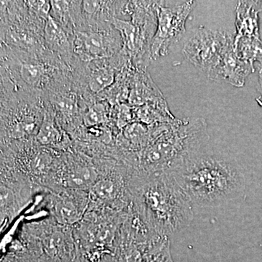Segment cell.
<instances>
[{"label": "cell", "instance_id": "1", "mask_svg": "<svg viewBox=\"0 0 262 262\" xmlns=\"http://www.w3.org/2000/svg\"><path fill=\"white\" fill-rule=\"evenodd\" d=\"M128 189L138 213L160 237H168L190 225L194 208L170 173L133 170Z\"/></svg>", "mask_w": 262, "mask_h": 262}, {"label": "cell", "instance_id": "2", "mask_svg": "<svg viewBox=\"0 0 262 262\" xmlns=\"http://www.w3.org/2000/svg\"><path fill=\"white\" fill-rule=\"evenodd\" d=\"M193 208H216L238 198L242 177L237 163L207 147L170 173Z\"/></svg>", "mask_w": 262, "mask_h": 262}, {"label": "cell", "instance_id": "3", "mask_svg": "<svg viewBox=\"0 0 262 262\" xmlns=\"http://www.w3.org/2000/svg\"><path fill=\"white\" fill-rule=\"evenodd\" d=\"M151 127L149 144L134 164V170L140 173H171L206 149L209 141L203 117L177 119Z\"/></svg>", "mask_w": 262, "mask_h": 262}, {"label": "cell", "instance_id": "4", "mask_svg": "<svg viewBox=\"0 0 262 262\" xmlns=\"http://www.w3.org/2000/svg\"><path fill=\"white\" fill-rule=\"evenodd\" d=\"M0 84L45 97L72 77V69L49 50L30 53L0 46Z\"/></svg>", "mask_w": 262, "mask_h": 262}, {"label": "cell", "instance_id": "5", "mask_svg": "<svg viewBox=\"0 0 262 262\" xmlns=\"http://www.w3.org/2000/svg\"><path fill=\"white\" fill-rule=\"evenodd\" d=\"M0 96L1 143L34 139L46 113L44 97L4 84Z\"/></svg>", "mask_w": 262, "mask_h": 262}, {"label": "cell", "instance_id": "6", "mask_svg": "<svg viewBox=\"0 0 262 262\" xmlns=\"http://www.w3.org/2000/svg\"><path fill=\"white\" fill-rule=\"evenodd\" d=\"M157 1H127L122 15L130 20L115 18L113 26L121 36L122 51L137 70H147L151 61V46L156 32Z\"/></svg>", "mask_w": 262, "mask_h": 262}, {"label": "cell", "instance_id": "7", "mask_svg": "<svg viewBox=\"0 0 262 262\" xmlns=\"http://www.w3.org/2000/svg\"><path fill=\"white\" fill-rule=\"evenodd\" d=\"M48 18L35 11L29 1H1L0 46L30 53L45 51Z\"/></svg>", "mask_w": 262, "mask_h": 262}, {"label": "cell", "instance_id": "8", "mask_svg": "<svg viewBox=\"0 0 262 262\" xmlns=\"http://www.w3.org/2000/svg\"><path fill=\"white\" fill-rule=\"evenodd\" d=\"M196 5L194 1H157L158 24L151 42V61L167 56L182 39L188 18Z\"/></svg>", "mask_w": 262, "mask_h": 262}, {"label": "cell", "instance_id": "9", "mask_svg": "<svg viewBox=\"0 0 262 262\" xmlns=\"http://www.w3.org/2000/svg\"><path fill=\"white\" fill-rule=\"evenodd\" d=\"M131 61L122 51L113 58L79 61L72 69L77 89L86 103L97 100L98 94L115 82L117 73L127 62Z\"/></svg>", "mask_w": 262, "mask_h": 262}, {"label": "cell", "instance_id": "10", "mask_svg": "<svg viewBox=\"0 0 262 262\" xmlns=\"http://www.w3.org/2000/svg\"><path fill=\"white\" fill-rule=\"evenodd\" d=\"M122 48L121 36L113 25L83 24L74 34V53L82 62L113 58Z\"/></svg>", "mask_w": 262, "mask_h": 262}, {"label": "cell", "instance_id": "11", "mask_svg": "<svg viewBox=\"0 0 262 262\" xmlns=\"http://www.w3.org/2000/svg\"><path fill=\"white\" fill-rule=\"evenodd\" d=\"M235 34L201 27L189 38L182 49L184 58L196 69L208 75L220 61Z\"/></svg>", "mask_w": 262, "mask_h": 262}, {"label": "cell", "instance_id": "12", "mask_svg": "<svg viewBox=\"0 0 262 262\" xmlns=\"http://www.w3.org/2000/svg\"><path fill=\"white\" fill-rule=\"evenodd\" d=\"M44 102L45 107L51 112L70 136L82 126V113L86 104L73 75L50 90L45 96Z\"/></svg>", "mask_w": 262, "mask_h": 262}, {"label": "cell", "instance_id": "13", "mask_svg": "<svg viewBox=\"0 0 262 262\" xmlns=\"http://www.w3.org/2000/svg\"><path fill=\"white\" fill-rule=\"evenodd\" d=\"M256 69L243 61L234 48V42L229 45L221 56L220 61L207 75L210 80L225 82L236 88L244 87L248 76Z\"/></svg>", "mask_w": 262, "mask_h": 262}, {"label": "cell", "instance_id": "14", "mask_svg": "<svg viewBox=\"0 0 262 262\" xmlns=\"http://www.w3.org/2000/svg\"><path fill=\"white\" fill-rule=\"evenodd\" d=\"M72 191H63L53 194L51 209L60 223L66 225H74L81 220L84 212L87 196L82 193Z\"/></svg>", "mask_w": 262, "mask_h": 262}, {"label": "cell", "instance_id": "15", "mask_svg": "<svg viewBox=\"0 0 262 262\" xmlns=\"http://www.w3.org/2000/svg\"><path fill=\"white\" fill-rule=\"evenodd\" d=\"M34 139L39 145L61 152H68L74 149L72 138L48 108H46L42 125Z\"/></svg>", "mask_w": 262, "mask_h": 262}, {"label": "cell", "instance_id": "16", "mask_svg": "<svg viewBox=\"0 0 262 262\" xmlns=\"http://www.w3.org/2000/svg\"><path fill=\"white\" fill-rule=\"evenodd\" d=\"M44 42L48 50L63 60L71 69L77 63L73 39L49 15L44 29Z\"/></svg>", "mask_w": 262, "mask_h": 262}, {"label": "cell", "instance_id": "17", "mask_svg": "<svg viewBox=\"0 0 262 262\" xmlns=\"http://www.w3.org/2000/svg\"><path fill=\"white\" fill-rule=\"evenodd\" d=\"M126 3L127 1H82V25H113L115 19L120 18L119 16L122 15Z\"/></svg>", "mask_w": 262, "mask_h": 262}, {"label": "cell", "instance_id": "18", "mask_svg": "<svg viewBox=\"0 0 262 262\" xmlns=\"http://www.w3.org/2000/svg\"><path fill=\"white\" fill-rule=\"evenodd\" d=\"M165 96L145 70H136L131 82L128 103L133 107L163 99Z\"/></svg>", "mask_w": 262, "mask_h": 262}, {"label": "cell", "instance_id": "19", "mask_svg": "<svg viewBox=\"0 0 262 262\" xmlns=\"http://www.w3.org/2000/svg\"><path fill=\"white\" fill-rule=\"evenodd\" d=\"M235 11V35L261 38L258 14L262 11V1H239Z\"/></svg>", "mask_w": 262, "mask_h": 262}, {"label": "cell", "instance_id": "20", "mask_svg": "<svg viewBox=\"0 0 262 262\" xmlns=\"http://www.w3.org/2000/svg\"><path fill=\"white\" fill-rule=\"evenodd\" d=\"M50 15L73 39L75 31L82 25V1H51Z\"/></svg>", "mask_w": 262, "mask_h": 262}, {"label": "cell", "instance_id": "21", "mask_svg": "<svg viewBox=\"0 0 262 262\" xmlns=\"http://www.w3.org/2000/svg\"><path fill=\"white\" fill-rule=\"evenodd\" d=\"M134 108L136 121L146 125L169 123L177 120L170 113L165 98Z\"/></svg>", "mask_w": 262, "mask_h": 262}, {"label": "cell", "instance_id": "22", "mask_svg": "<svg viewBox=\"0 0 262 262\" xmlns=\"http://www.w3.org/2000/svg\"><path fill=\"white\" fill-rule=\"evenodd\" d=\"M82 113V125L89 127L98 125H111L113 106L106 101L96 100L85 103Z\"/></svg>", "mask_w": 262, "mask_h": 262}, {"label": "cell", "instance_id": "23", "mask_svg": "<svg viewBox=\"0 0 262 262\" xmlns=\"http://www.w3.org/2000/svg\"><path fill=\"white\" fill-rule=\"evenodd\" d=\"M234 48L237 56L254 67L262 63V38L237 37L235 35Z\"/></svg>", "mask_w": 262, "mask_h": 262}, {"label": "cell", "instance_id": "24", "mask_svg": "<svg viewBox=\"0 0 262 262\" xmlns=\"http://www.w3.org/2000/svg\"><path fill=\"white\" fill-rule=\"evenodd\" d=\"M146 262H173L170 253V246L168 237H165L161 244L157 247V251L151 253Z\"/></svg>", "mask_w": 262, "mask_h": 262}, {"label": "cell", "instance_id": "25", "mask_svg": "<svg viewBox=\"0 0 262 262\" xmlns=\"http://www.w3.org/2000/svg\"><path fill=\"white\" fill-rule=\"evenodd\" d=\"M258 72V82H259V86L261 88V91L262 93V72Z\"/></svg>", "mask_w": 262, "mask_h": 262}]
</instances>
